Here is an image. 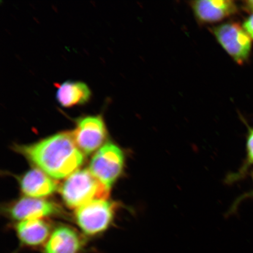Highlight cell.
<instances>
[{"mask_svg": "<svg viewBox=\"0 0 253 253\" xmlns=\"http://www.w3.org/2000/svg\"><path fill=\"white\" fill-rule=\"evenodd\" d=\"M15 150L54 179L68 178L84 161V154L69 132H59L33 144L17 145Z\"/></svg>", "mask_w": 253, "mask_h": 253, "instance_id": "6da1fadb", "label": "cell"}, {"mask_svg": "<svg viewBox=\"0 0 253 253\" xmlns=\"http://www.w3.org/2000/svg\"><path fill=\"white\" fill-rule=\"evenodd\" d=\"M110 190L101 183L89 169H81L69 176L63 183L60 192L69 208H77L91 201L109 197Z\"/></svg>", "mask_w": 253, "mask_h": 253, "instance_id": "7a4b0ae2", "label": "cell"}, {"mask_svg": "<svg viewBox=\"0 0 253 253\" xmlns=\"http://www.w3.org/2000/svg\"><path fill=\"white\" fill-rule=\"evenodd\" d=\"M125 163L124 153L118 145L107 142L91 158V173L109 189L121 176Z\"/></svg>", "mask_w": 253, "mask_h": 253, "instance_id": "3957f363", "label": "cell"}, {"mask_svg": "<svg viewBox=\"0 0 253 253\" xmlns=\"http://www.w3.org/2000/svg\"><path fill=\"white\" fill-rule=\"evenodd\" d=\"M116 207L107 199L91 201L76 210V221L85 235H100L112 223Z\"/></svg>", "mask_w": 253, "mask_h": 253, "instance_id": "277c9868", "label": "cell"}, {"mask_svg": "<svg viewBox=\"0 0 253 253\" xmlns=\"http://www.w3.org/2000/svg\"><path fill=\"white\" fill-rule=\"evenodd\" d=\"M212 31L218 42L234 61L239 65L248 61L252 39L243 27L235 23H227L214 27Z\"/></svg>", "mask_w": 253, "mask_h": 253, "instance_id": "5b68a950", "label": "cell"}, {"mask_svg": "<svg viewBox=\"0 0 253 253\" xmlns=\"http://www.w3.org/2000/svg\"><path fill=\"white\" fill-rule=\"evenodd\" d=\"M72 134L79 149L87 156L102 147L107 135L105 123L100 115L79 119Z\"/></svg>", "mask_w": 253, "mask_h": 253, "instance_id": "8992f818", "label": "cell"}, {"mask_svg": "<svg viewBox=\"0 0 253 253\" xmlns=\"http://www.w3.org/2000/svg\"><path fill=\"white\" fill-rule=\"evenodd\" d=\"M7 211L12 219L21 221L53 216L59 214L61 210L53 202L28 197L14 202L8 207Z\"/></svg>", "mask_w": 253, "mask_h": 253, "instance_id": "52a82bcc", "label": "cell"}, {"mask_svg": "<svg viewBox=\"0 0 253 253\" xmlns=\"http://www.w3.org/2000/svg\"><path fill=\"white\" fill-rule=\"evenodd\" d=\"M84 240L70 227L62 226L53 230L43 246L42 253H82Z\"/></svg>", "mask_w": 253, "mask_h": 253, "instance_id": "ba28073f", "label": "cell"}, {"mask_svg": "<svg viewBox=\"0 0 253 253\" xmlns=\"http://www.w3.org/2000/svg\"><path fill=\"white\" fill-rule=\"evenodd\" d=\"M191 6L198 20L203 23H217L238 11L232 0H200L192 2Z\"/></svg>", "mask_w": 253, "mask_h": 253, "instance_id": "9c48e42d", "label": "cell"}, {"mask_svg": "<svg viewBox=\"0 0 253 253\" xmlns=\"http://www.w3.org/2000/svg\"><path fill=\"white\" fill-rule=\"evenodd\" d=\"M15 229L21 245L31 249L44 246L52 233L49 224L42 219L20 221Z\"/></svg>", "mask_w": 253, "mask_h": 253, "instance_id": "30bf717a", "label": "cell"}, {"mask_svg": "<svg viewBox=\"0 0 253 253\" xmlns=\"http://www.w3.org/2000/svg\"><path fill=\"white\" fill-rule=\"evenodd\" d=\"M22 192L30 198L48 197L58 189L54 179L39 169L29 170L20 179Z\"/></svg>", "mask_w": 253, "mask_h": 253, "instance_id": "8fae6325", "label": "cell"}, {"mask_svg": "<svg viewBox=\"0 0 253 253\" xmlns=\"http://www.w3.org/2000/svg\"><path fill=\"white\" fill-rule=\"evenodd\" d=\"M91 91L86 84L79 81H66L57 88L56 100L63 107L82 105L88 102Z\"/></svg>", "mask_w": 253, "mask_h": 253, "instance_id": "7c38bea8", "label": "cell"}, {"mask_svg": "<svg viewBox=\"0 0 253 253\" xmlns=\"http://www.w3.org/2000/svg\"><path fill=\"white\" fill-rule=\"evenodd\" d=\"M248 134L246 142V157L240 169L227 177L226 182L232 183L244 178L249 170L253 167V126L248 125Z\"/></svg>", "mask_w": 253, "mask_h": 253, "instance_id": "4fadbf2b", "label": "cell"}, {"mask_svg": "<svg viewBox=\"0 0 253 253\" xmlns=\"http://www.w3.org/2000/svg\"><path fill=\"white\" fill-rule=\"evenodd\" d=\"M252 183H253V187L251 191L245 193L244 194L240 196V197L237 198L235 202H234L233 204L231 207L229 212L232 213L235 212V211L236 210L237 207L240 203L243 201L246 200L247 199H253V171L252 174Z\"/></svg>", "mask_w": 253, "mask_h": 253, "instance_id": "5bb4252c", "label": "cell"}, {"mask_svg": "<svg viewBox=\"0 0 253 253\" xmlns=\"http://www.w3.org/2000/svg\"><path fill=\"white\" fill-rule=\"evenodd\" d=\"M243 28L253 40V14L246 19L243 24Z\"/></svg>", "mask_w": 253, "mask_h": 253, "instance_id": "9a60e30c", "label": "cell"}, {"mask_svg": "<svg viewBox=\"0 0 253 253\" xmlns=\"http://www.w3.org/2000/svg\"><path fill=\"white\" fill-rule=\"evenodd\" d=\"M243 5H244V8L246 11L253 13V0L245 1Z\"/></svg>", "mask_w": 253, "mask_h": 253, "instance_id": "2e32d148", "label": "cell"}]
</instances>
